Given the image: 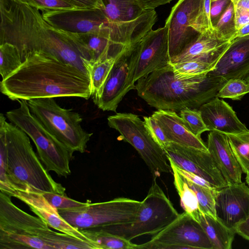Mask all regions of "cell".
Listing matches in <instances>:
<instances>
[{
  "label": "cell",
  "instance_id": "cell-1",
  "mask_svg": "<svg viewBox=\"0 0 249 249\" xmlns=\"http://www.w3.org/2000/svg\"><path fill=\"white\" fill-rule=\"evenodd\" d=\"M0 43L18 50L22 61L31 52L57 57L89 75L87 53L75 34L55 28L36 7L13 0H0Z\"/></svg>",
  "mask_w": 249,
  "mask_h": 249
},
{
  "label": "cell",
  "instance_id": "cell-2",
  "mask_svg": "<svg viewBox=\"0 0 249 249\" xmlns=\"http://www.w3.org/2000/svg\"><path fill=\"white\" fill-rule=\"evenodd\" d=\"M1 92L13 101L74 97L88 100L92 96L89 75L57 57L31 52L20 67L0 84Z\"/></svg>",
  "mask_w": 249,
  "mask_h": 249
},
{
  "label": "cell",
  "instance_id": "cell-3",
  "mask_svg": "<svg viewBox=\"0 0 249 249\" xmlns=\"http://www.w3.org/2000/svg\"><path fill=\"white\" fill-rule=\"evenodd\" d=\"M226 81L209 72L179 77L169 64L139 79L135 89L139 97L158 109H199L216 97Z\"/></svg>",
  "mask_w": 249,
  "mask_h": 249
},
{
  "label": "cell",
  "instance_id": "cell-4",
  "mask_svg": "<svg viewBox=\"0 0 249 249\" xmlns=\"http://www.w3.org/2000/svg\"><path fill=\"white\" fill-rule=\"evenodd\" d=\"M0 121L5 128L6 175L9 181L6 186L0 189V192L15 189L66 195V188L54 181L36 156L26 133L8 123L2 113Z\"/></svg>",
  "mask_w": 249,
  "mask_h": 249
},
{
  "label": "cell",
  "instance_id": "cell-5",
  "mask_svg": "<svg viewBox=\"0 0 249 249\" xmlns=\"http://www.w3.org/2000/svg\"><path fill=\"white\" fill-rule=\"evenodd\" d=\"M19 107L6 113L9 121L22 130L35 144L38 157L46 170L66 178L71 174L70 163L73 151L51 133L31 112L24 100Z\"/></svg>",
  "mask_w": 249,
  "mask_h": 249
},
{
  "label": "cell",
  "instance_id": "cell-6",
  "mask_svg": "<svg viewBox=\"0 0 249 249\" xmlns=\"http://www.w3.org/2000/svg\"><path fill=\"white\" fill-rule=\"evenodd\" d=\"M179 215L157 184L153 182L142 201L136 218L131 222L95 226L97 229L131 241L144 235H154L173 222Z\"/></svg>",
  "mask_w": 249,
  "mask_h": 249
},
{
  "label": "cell",
  "instance_id": "cell-7",
  "mask_svg": "<svg viewBox=\"0 0 249 249\" xmlns=\"http://www.w3.org/2000/svg\"><path fill=\"white\" fill-rule=\"evenodd\" d=\"M27 104L31 112L59 141L73 152L84 153L92 133L82 127L81 115L62 108L54 98L30 100Z\"/></svg>",
  "mask_w": 249,
  "mask_h": 249
},
{
  "label": "cell",
  "instance_id": "cell-8",
  "mask_svg": "<svg viewBox=\"0 0 249 249\" xmlns=\"http://www.w3.org/2000/svg\"><path fill=\"white\" fill-rule=\"evenodd\" d=\"M109 126L117 130L130 143L148 166L153 178L172 172L164 151L154 141L144 122L131 113H118L107 117Z\"/></svg>",
  "mask_w": 249,
  "mask_h": 249
},
{
  "label": "cell",
  "instance_id": "cell-9",
  "mask_svg": "<svg viewBox=\"0 0 249 249\" xmlns=\"http://www.w3.org/2000/svg\"><path fill=\"white\" fill-rule=\"evenodd\" d=\"M142 201L126 197L94 203L67 210H58L59 215L79 229L107 224H123L136 218Z\"/></svg>",
  "mask_w": 249,
  "mask_h": 249
},
{
  "label": "cell",
  "instance_id": "cell-10",
  "mask_svg": "<svg viewBox=\"0 0 249 249\" xmlns=\"http://www.w3.org/2000/svg\"><path fill=\"white\" fill-rule=\"evenodd\" d=\"M168 28L151 30L140 41L131 45L128 81L133 89L139 79L170 63Z\"/></svg>",
  "mask_w": 249,
  "mask_h": 249
},
{
  "label": "cell",
  "instance_id": "cell-11",
  "mask_svg": "<svg viewBox=\"0 0 249 249\" xmlns=\"http://www.w3.org/2000/svg\"><path fill=\"white\" fill-rule=\"evenodd\" d=\"M213 249L201 225L184 212L173 222L137 249Z\"/></svg>",
  "mask_w": 249,
  "mask_h": 249
},
{
  "label": "cell",
  "instance_id": "cell-12",
  "mask_svg": "<svg viewBox=\"0 0 249 249\" xmlns=\"http://www.w3.org/2000/svg\"><path fill=\"white\" fill-rule=\"evenodd\" d=\"M203 0H178L172 8L165 26L168 28L170 59L185 50L200 35L195 22Z\"/></svg>",
  "mask_w": 249,
  "mask_h": 249
},
{
  "label": "cell",
  "instance_id": "cell-13",
  "mask_svg": "<svg viewBox=\"0 0 249 249\" xmlns=\"http://www.w3.org/2000/svg\"><path fill=\"white\" fill-rule=\"evenodd\" d=\"M180 168L190 172L209 182L215 189L228 185L209 152L170 142L164 149Z\"/></svg>",
  "mask_w": 249,
  "mask_h": 249
},
{
  "label": "cell",
  "instance_id": "cell-14",
  "mask_svg": "<svg viewBox=\"0 0 249 249\" xmlns=\"http://www.w3.org/2000/svg\"><path fill=\"white\" fill-rule=\"evenodd\" d=\"M39 11L43 18L51 25L70 33H99L110 24L102 10L98 7Z\"/></svg>",
  "mask_w": 249,
  "mask_h": 249
},
{
  "label": "cell",
  "instance_id": "cell-15",
  "mask_svg": "<svg viewBox=\"0 0 249 249\" xmlns=\"http://www.w3.org/2000/svg\"><path fill=\"white\" fill-rule=\"evenodd\" d=\"M215 202L217 220L235 231L249 215V188L243 182L229 184L217 190Z\"/></svg>",
  "mask_w": 249,
  "mask_h": 249
},
{
  "label": "cell",
  "instance_id": "cell-16",
  "mask_svg": "<svg viewBox=\"0 0 249 249\" xmlns=\"http://www.w3.org/2000/svg\"><path fill=\"white\" fill-rule=\"evenodd\" d=\"M131 45L118 57L103 86L92 95L95 105L103 111L116 112L124 97L133 89L128 81Z\"/></svg>",
  "mask_w": 249,
  "mask_h": 249
},
{
  "label": "cell",
  "instance_id": "cell-17",
  "mask_svg": "<svg viewBox=\"0 0 249 249\" xmlns=\"http://www.w3.org/2000/svg\"><path fill=\"white\" fill-rule=\"evenodd\" d=\"M10 196L0 192V233L40 236L49 230L40 217L29 214L16 206Z\"/></svg>",
  "mask_w": 249,
  "mask_h": 249
},
{
  "label": "cell",
  "instance_id": "cell-18",
  "mask_svg": "<svg viewBox=\"0 0 249 249\" xmlns=\"http://www.w3.org/2000/svg\"><path fill=\"white\" fill-rule=\"evenodd\" d=\"M209 73L222 77L226 81L235 78L245 79L249 74V35L230 41L214 69Z\"/></svg>",
  "mask_w": 249,
  "mask_h": 249
},
{
  "label": "cell",
  "instance_id": "cell-19",
  "mask_svg": "<svg viewBox=\"0 0 249 249\" xmlns=\"http://www.w3.org/2000/svg\"><path fill=\"white\" fill-rule=\"evenodd\" d=\"M202 119L209 131L238 134L249 131L227 102L216 97L199 108Z\"/></svg>",
  "mask_w": 249,
  "mask_h": 249
},
{
  "label": "cell",
  "instance_id": "cell-20",
  "mask_svg": "<svg viewBox=\"0 0 249 249\" xmlns=\"http://www.w3.org/2000/svg\"><path fill=\"white\" fill-rule=\"evenodd\" d=\"M75 34L85 50L90 64L117 58L129 47L119 44L111 22L109 26L101 32Z\"/></svg>",
  "mask_w": 249,
  "mask_h": 249
},
{
  "label": "cell",
  "instance_id": "cell-21",
  "mask_svg": "<svg viewBox=\"0 0 249 249\" xmlns=\"http://www.w3.org/2000/svg\"><path fill=\"white\" fill-rule=\"evenodd\" d=\"M207 147L215 164L228 184L242 182V171L230 147L227 136L211 131Z\"/></svg>",
  "mask_w": 249,
  "mask_h": 249
},
{
  "label": "cell",
  "instance_id": "cell-22",
  "mask_svg": "<svg viewBox=\"0 0 249 249\" xmlns=\"http://www.w3.org/2000/svg\"><path fill=\"white\" fill-rule=\"evenodd\" d=\"M230 44V41L218 39L215 36L200 34L182 52L171 58L169 64L197 60L215 67Z\"/></svg>",
  "mask_w": 249,
  "mask_h": 249
},
{
  "label": "cell",
  "instance_id": "cell-23",
  "mask_svg": "<svg viewBox=\"0 0 249 249\" xmlns=\"http://www.w3.org/2000/svg\"><path fill=\"white\" fill-rule=\"evenodd\" d=\"M152 116L161 128L170 142L208 151L201 138L193 134L175 111L158 109Z\"/></svg>",
  "mask_w": 249,
  "mask_h": 249
},
{
  "label": "cell",
  "instance_id": "cell-24",
  "mask_svg": "<svg viewBox=\"0 0 249 249\" xmlns=\"http://www.w3.org/2000/svg\"><path fill=\"white\" fill-rule=\"evenodd\" d=\"M100 9L111 22L133 20L145 10L139 0H100Z\"/></svg>",
  "mask_w": 249,
  "mask_h": 249
},
{
  "label": "cell",
  "instance_id": "cell-25",
  "mask_svg": "<svg viewBox=\"0 0 249 249\" xmlns=\"http://www.w3.org/2000/svg\"><path fill=\"white\" fill-rule=\"evenodd\" d=\"M199 223L203 228L213 246V249H231L235 231L217 219L202 213Z\"/></svg>",
  "mask_w": 249,
  "mask_h": 249
},
{
  "label": "cell",
  "instance_id": "cell-26",
  "mask_svg": "<svg viewBox=\"0 0 249 249\" xmlns=\"http://www.w3.org/2000/svg\"><path fill=\"white\" fill-rule=\"evenodd\" d=\"M95 249H137L134 244L119 235L99 230L95 227L79 229Z\"/></svg>",
  "mask_w": 249,
  "mask_h": 249
},
{
  "label": "cell",
  "instance_id": "cell-27",
  "mask_svg": "<svg viewBox=\"0 0 249 249\" xmlns=\"http://www.w3.org/2000/svg\"><path fill=\"white\" fill-rule=\"evenodd\" d=\"M40 238L51 249H95L89 242L50 229L41 235Z\"/></svg>",
  "mask_w": 249,
  "mask_h": 249
},
{
  "label": "cell",
  "instance_id": "cell-28",
  "mask_svg": "<svg viewBox=\"0 0 249 249\" xmlns=\"http://www.w3.org/2000/svg\"><path fill=\"white\" fill-rule=\"evenodd\" d=\"M51 249L38 236L0 233V249Z\"/></svg>",
  "mask_w": 249,
  "mask_h": 249
},
{
  "label": "cell",
  "instance_id": "cell-29",
  "mask_svg": "<svg viewBox=\"0 0 249 249\" xmlns=\"http://www.w3.org/2000/svg\"><path fill=\"white\" fill-rule=\"evenodd\" d=\"M30 208L31 211L42 219L48 226L61 232L68 234L75 238L89 242L93 245V244L80 232L79 230L71 226L62 218L59 214H55L48 211L33 207H30Z\"/></svg>",
  "mask_w": 249,
  "mask_h": 249
},
{
  "label": "cell",
  "instance_id": "cell-30",
  "mask_svg": "<svg viewBox=\"0 0 249 249\" xmlns=\"http://www.w3.org/2000/svg\"><path fill=\"white\" fill-rule=\"evenodd\" d=\"M226 135L242 172L246 174L249 170V131L242 133Z\"/></svg>",
  "mask_w": 249,
  "mask_h": 249
},
{
  "label": "cell",
  "instance_id": "cell-31",
  "mask_svg": "<svg viewBox=\"0 0 249 249\" xmlns=\"http://www.w3.org/2000/svg\"><path fill=\"white\" fill-rule=\"evenodd\" d=\"M22 61L18 48L9 43L0 44V73L2 79L17 70Z\"/></svg>",
  "mask_w": 249,
  "mask_h": 249
},
{
  "label": "cell",
  "instance_id": "cell-32",
  "mask_svg": "<svg viewBox=\"0 0 249 249\" xmlns=\"http://www.w3.org/2000/svg\"><path fill=\"white\" fill-rule=\"evenodd\" d=\"M214 36L218 39L231 41L237 31L234 16V7L232 1L227 6L217 22L213 25Z\"/></svg>",
  "mask_w": 249,
  "mask_h": 249
},
{
  "label": "cell",
  "instance_id": "cell-33",
  "mask_svg": "<svg viewBox=\"0 0 249 249\" xmlns=\"http://www.w3.org/2000/svg\"><path fill=\"white\" fill-rule=\"evenodd\" d=\"M185 178L188 184L196 194L201 212L215 219H217L215 213V197L216 192L218 189L199 185L186 178Z\"/></svg>",
  "mask_w": 249,
  "mask_h": 249
},
{
  "label": "cell",
  "instance_id": "cell-34",
  "mask_svg": "<svg viewBox=\"0 0 249 249\" xmlns=\"http://www.w3.org/2000/svg\"><path fill=\"white\" fill-rule=\"evenodd\" d=\"M3 193L10 197H17L29 207L39 208L58 214V210L49 204L41 193L15 189H10Z\"/></svg>",
  "mask_w": 249,
  "mask_h": 249
},
{
  "label": "cell",
  "instance_id": "cell-35",
  "mask_svg": "<svg viewBox=\"0 0 249 249\" xmlns=\"http://www.w3.org/2000/svg\"><path fill=\"white\" fill-rule=\"evenodd\" d=\"M117 58L97 61L90 64L89 74L92 86V95L101 89Z\"/></svg>",
  "mask_w": 249,
  "mask_h": 249
},
{
  "label": "cell",
  "instance_id": "cell-36",
  "mask_svg": "<svg viewBox=\"0 0 249 249\" xmlns=\"http://www.w3.org/2000/svg\"><path fill=\"white\" fill-rule=\"evenodd\" d=\"M174 73L179 77H191L208 73L212 71L214 66L197 60H189L174 64H170Z\"/></svg>",
  "mask_w": 249,
  "mask_h": 249
},
{
  "label": "cell",
  "instance_id": "cell-37",
  "mask_svg": "<svg viewBox=\"0 0 249 249\" xmlns=\"http://www.w3.org/2000/svg\"><path fill=\"white\" fill-rule=\"evenodd\" d=\"M180 116L188 129L195 136L201 138V134L209 131L199 109L184 107L180 110Z\"/></svg>",
  "mask_w": 249,
  "mask_h": 249
},
{
  "label": "cell",
  "instance_id": "cell-38",
  "mask_svg": "<svg viewBox=\"0 0 249 249\" xmlns=\"http://www.w3.org/2000/svg\"><path fill=\"white\" fill-rule=\"evenodd\" d=\"M249 93V86L244 79L235 78L226 81L218 91L216 97L240 100Z\"/></svg>",
  "mask_w": 249,
  "mask_h": 249
},
{
  "label": "cell",
  "instance_id": "cell-39",
  "mask_svg": "<svg viewBox=\"0 0 249 249\" xmlns=\"http://www.w3.org/2000/svg\"><path fill=\"white\" fill-rule=\"evenodd\" d=\"M211 0H203L196 16L195 29L200 34L214 36L211 18Z\"/></svg>",
  "mask_w": 249,
  "mask_h": 249
},
{
  "label": "cell",
  "instance_id": "cell-40",
  "mask_svg": "<svg viewBox=\"0 0 249 249\" xmlns=\"http://www.w3.org/2000/svg\"><path fill=\"white\" fill-rule=\"evenodd\" d=\"M43 196L53 207L58 210H67L87 205L88 202H81L68 197L66 195L52 192H44Z\"/></svg>",
  "mask_w": 249,
  "mask_h": 249
},
{
  "label": "cell",
  "instance_id": "cell-41",
  "mask_svg": "<svg viewBox=\"0 0 249 249\" xmlns=\"http://www.w3.org/2000/svg\"><path fill=\"white\" fill-rule=\"evenodd\" d=\"M38 9L48 10H67L77 8L71 0H17Z\"/></svg>",
  "mask_w": 249,
  "mask_h": 249
},
{
  "label": "cell",
  "instance_id": "cell-42",
  "mask_svg": "<svg viewBox=\"0 0 249 249\" xmlns=\"http://www.w3.org/2000/svg\"><path fill=\"white\" fill-rule=\"evenodd\" d=\"M143 122L145 127L152 138L164 150L170 142L156 120L152 116H144Z\"/></svg>",
  "mask_w": 249,
  "mask_h": 249
},
{
  "label": "cell",
  "instance_id": "cell-43",
  "mask_svg": "<svg viewBox=\"0 0 249 249\" xmlns=\"http://www.w3.org/2000/svg\"><path fill=\"white\" fill-rule=\"evenodd\" d=\"M231 1L230 0H217L211 2V18L213 26Z\"/></svg>",
  "mask_w": 249,
  "mask_h": 249
},
{
  "label": "cell",
  "instance_id": "cell-44",
  "mask_svg": "<svg viewBox=\"0 0 249 249\" xmlns=\"http://www.w3.org/2000/svg\"><path fill=\"white\" fill-rule=\"evenodd\" d=\"M236 30L249 23V10L234 5Z\"/></svg>",
  "mask_w": 249,
  "mask_h": 249
},
{
  "label": "cell",
  "instance_id": "cell-45",
  "mask_svg": "<svg viewBox=\"0 0 249 249\" xmlns=\"http://www.w3.org/2000/svg\"><path fill=\"white\" fill-rule=\"evenodd\" d=\"M174 164L177 171L183 176L187 178L188 179L191 180V181L198 185H201L206 187L215 189L209 182H208L202 178L200 177L199 176L196 175L195 174L192 173L190 172L183 170L178 167V166H177L175 163Z\"/></svg>",
  "mask_w": 249,
  "mask_h": 249
},
{
  "label": "cell",
  "instance_id": "cell-46",
  "mask_svg": "<svg viewBox=\"0 0 249 249\" xmlns=\"http://www.w3.org/2000/svg\"><path fill=\"white\" fill-rule=\"evenodd\" d=\"M173 0H139L142 8L144 10L155 9L160 5L170 2Z\"/></svg>",
  "mask_w": 249,
  "mask_h": 249
},
{
  "label": "cell",
  "instance_id": "cell-47",
  "mask_svg": "<svg viewBox=\"0 0 249 249\" xmlns=\"http://www.w3.org/2000/svg\"><path fill=\"white\" fill-rule=\"evenodd\" d=\"M77 8H100V0H71Z\"/></svg>",
  "mask_w": 249,
  "mask_h": 249
},
{
  "label": "cell",
  "instance_id": "cell-48",
  "mask_svg": "<svg viewBox=\"0 0 249 249\" xmlns=\"http://www.w3.org/2000/svg\"><path fill=\"white\" fill-rule=\"evenodd\" d=\"M235 231L244 238L249 241V215L235 228Z\"/></svg>",
  "mask_w": 249,
  "mask_h": 249
},
{
  "label": "cell",
  "instance_id": "cell-49",
  "mask_svg": "<svg viewBox=\"0 0 249 249\" xmlns=\"http://www.w3.org/2000/svg\"><path fill=\"white\" fill-rule=\"evenodd\" d=\"M248 35H249V23L238 29L236 31L234 38L243 36Z\"/></svg>",
  "mask_w": 249,
  "mask_h": 249
},
{
  "label": "cell",
  "instance_id": "cell-50",
  "mask_svg": "<svg viewBox=\"0 0 249 249\" xmlns=\"http://www.w3.org/2000/svg\"><path fill=\"white\" fill-rule=\"evenodd\" d=\"M232 2L235 6L249 10V0H233Z\"/></svg>",
  "mask_w": 249,
  "mask_h": 249
},
{
  "label": "cell",
  "instance_id": "cell-51",
  "mask_svg": "<svg viewBox=\"0 0 249 249\" xmlns=\"http://www.w3.org/2000/svg\"><path fill=\"white\" fill-rule=\"evenodd\" d=\"M246 181L247 184L249 186V170L246 173Z\"/></svg>",
  "mask_w": 249,
  "mask_h": 249
},
{
  "label": "cell",
  "instance_id": "cell-52",
  "mask_svg": "<svg viewBox=\"0 0 249 249\" xmlns=\"http://www.w3.org/2000/svg\"><path fill=\"white\" fill-rule=\"evenodd\" d=\"M244 80L246 81L247 83L249 86V74L245 78Z\"/></svg>",
  "mask_w": 249,
  "mask_h": 249
},
{
  "label": "cell",
  "instance_id": "cell-53",
  "mask_svg": "<svg viewBox=\"0 0 249 249\" xmlns=\"http://www.w3.org/2000/svg\"><path fill=\"white\" fill-rule=\"evenodd\" d=\"M215 0H211V2H213V1H215ZM231 1H232L233 0H230Z\"/></svg>",
  "mask_w": 249,
  "mask_h": 249
},
{
  "label": "cell",
  "instance_id": "cell-54",
  "mask_svg": "<svg viewBox=\"0 0 249 249\" xmlns=\"http://www.w3.org/2000/svg\"></svg>",
  "mask_w": 249,
  "mask_h": 249
}]
</instances>
